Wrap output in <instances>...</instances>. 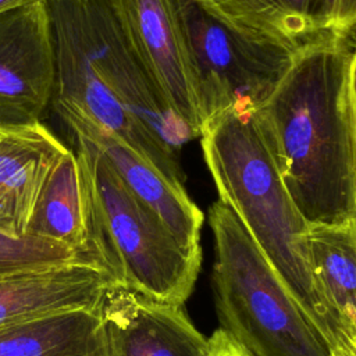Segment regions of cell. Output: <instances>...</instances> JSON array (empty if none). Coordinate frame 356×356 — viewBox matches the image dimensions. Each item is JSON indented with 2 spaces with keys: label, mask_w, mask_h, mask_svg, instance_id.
<instances>
[{
  "label": "cell",
  "mask_w": 356,
  "mask_h": 356,
  "mask_svg": "<svg viewBox=\"0 0 356 356\" xmlns=\"http://www.w3.org/2000/svg\"><path fill=\"white\" fill-rule=\"evenodd\" d=\"M56 58L51 106L111 132L177 188L193 139L134 50L111 0H44Z\"/></svg>",
  "instance_id": "1"
},
{
  "label": "cell",
  "mask_w": 356,
  "mask_h": 356,
  "mask_svg": "<svg viewBox=\"0 0 356 356\" xmlns=\"http://www.w3.org/2000/svg\"><path fill=\"white\" fill-rule=\"evenodd\" d=\"M352 44L321 32L295 49L254 120L282 182L309 225L356 220L343 86Z\"/></svg>",
  "instance_id": "2"
},
{
  "label": "cell",
  "mask_w": 356,
  "mask_h": 356,
  "mask_svg": "<svg viewBox=\"0 0 356 356\" xmlns=\"http://www.w3.org/2000/svg\"><path fill=\"white\" fill-rule=\"evenodd\" d=\"M200 138L218 199L238 216L282 282L337 348L338 334L306 256L309 224L282 182L254 113L225 111L204 124Z\"/></svg>",
  "instance_id": "3"
},
{
  "label": "cell",
  "mask_w": 356,
  "mask_h": 356,
  "mask_svg": "<svg viewBox=\"0 0 356 356\" xmlns=\"http://www.w3.org/2000/svg\"><path fill=\"white\" fill-rule=\"evenodd\" d=\"M220 328L248 356H335L324 331L291 293L238 216L209 209Z\"/></svg>",
  "instance_id": "4"
},
{
  "label": "cell",
  "mask_w": 356,
  "mask_h": 356,
  "mask_svg": "<svg viewBox=\"0 0 356 356\" xmlns=\"http://www.w3.org/2000/svg\"><path fill=\"white\" fill-rule=\"evenodd\" d=\"M90 252L113 284L150 299L184 306L202 254L185 250L160 218L117 177L97 147L76 138Z\"/></svg>",
  "instance_id": "5"
},
{
  "label": "cell",
  "mask_w": 356,
  "mask_h": 356,
  "mask_svg": "<svg viewBox=\"0 0 356 356\" xmlns=\"http://www.w3.org/2000/svg\"><path fill=\"white\" fill-rule=\"evenodd\" d=\"M172 3L196 81L203 127L225 111L254 113L289 67L295 50L238 32L197 0Z\"/></svg>",
  "instance_id": "6"
},
{
  "label": "cell",
  "mask_w": 356,
  "mask_h": 356,
  "mask_svg": "<svg viewBox=\"0 0 356 356\" xmlns=\"http://www.w3.org/2000/svg\"><path fill=\"white\" fill-rule=\"evenodd\" d=\"M56 58L46 3L0 13V127L40 122L51 104Z\"/></svg>",
  "instance_id": "7"
},
{
  "label": "cell",
  "mask_w": 356,
  "mask_h": 356,
  "mask_svg": "<svg viewBox=\"0 0 356 356\" xmlns=\"http://www.w3.org/2000/svg\"><path fill=\"white\" fill-rule=\"evenodd\" d=\"M117 17L163 97L200 136L203 115L182 28L172 0H111Z\"/></svg>",
  "instance_id": "8"
},
{
  "label": "cell",
  "mask_w": 356,
  "mask_h": 356,
  "mask_svg": "<svg viewBox=\"0 0 356 356\" xmlns=\"http://www.w3.org/2000/svg\"><path fill=\"white\" fill-rule=\"evenodd\" d=\"M100 314L110 356H209L204 338L182 306L111 284Z\"/></svg>",
  "instance_id": "9"
},
{
  "label": "cell",
  "mask_w": 356,
  "mask_h": 356,
  "mask_svg": "<svg viewBox=\"0 0 356 356\" xmlns=\"http://www.w3.org/2000/svg\"><path fill=\"white\" fill-rule=\"evenodd\" d=\"M54 110L74 136L83 138L97 147L122 184L160 218L185 250L202 254L200 229L204 214L188 196L186 189L172 185L107 129L74 110L65 107H54Z\"/></svg>",
  "instance_id": "10"
},
{
  "label": "cell",
  "mask_w": 356,
  "mask_h": 356,
  "mask_svg": "<svg viewBox=\"0 0 356 356\" xmlns=\"http://www.w3.org/2000/svg\"><path fill=\"white\" fill-rule=\"evenodd\" d=\"M111 284L106 270L88 263L0 277V328L72 310H100Z\"/></svg>",
  "instance_id": "11"
},
{
  "label": "cell",
  "mask_w": 356,
  "mask_h": 356,
  "mask_svg": "<svg viewBox=\"0 0 356 356\" xmlns=\"http://www.w3.org/2000/svg\"><path fill=\"white\" fill-rule=\"evenodd\" d=\"M67 149L42 122L0 127V232L26 235L39 191Z\"/></svg>",
  "instance_id": "12"
},
{
  "label": "cell",
  "mask_w": 356,
  "mask_h": 356,
  "mask_svg": "<svg viewBox=\"0 0 356 356\" xmlns=\"http://www.w3.org/2000/svg\"><path fill=\"white\" fill-rule=\"evenodd\" d=\"M305 246L316 289L338 334L337 348L356 349V220L309 225Z\"/></svg>",
  "instance_id": "13"
},
{
  "label": "cell",
  "mask_w": 356,
  "mask_h": 356,
  "mask_svg": "<svg viewBox=\"0 0 356 356\" xmlns=\"http://www.w3.org/2000/svg\"><path fill=\"white\" fill-rule=\"evenodd\" d=\"M26 235L67 245L95 259L88 235L83 177L72 149H67L47 174L35 200Z\"/></svg>",
  "instance_id": "14"
},
{
  "label": "cell",
  "mask_w": 356,
  "mask_h": 356,
  "mask_svg": "<svg viewBox=\"0 0 356 356\" xmlns=\"http://www.w3.org/2000/svg\"><path fill=\"white\" fill-rule=\"evenodd\" d=\"M211 15L260 42L289 49L323 31V0H197Z\"/></svg>",
  "instance_id": "15"
},
{
  "label": "cell",
  "mask_w": 356,
  "mask_h": 356,
  "mask_svg": "<svg viewBox=\"0 0 356 356\" xmlns=\"http://www.w3.org/2000/svg\"><path fill=\"white\" fill-rule=\"evenodd\" d=\"M0 356H110L100 310H72L1 327Z\"/></svg>",
  "instance_id": "16"
},
{
  "label": "cell",
  "mask_w": 356,
  "mask_h": 356,
  "mask_svg": "<svg viewBox=\"0 0 356 356\" xmlns=\"http://www.w3.org/2000/svg\"><path fill=\"white\" fill-rule=\"evenodd\" d=\"M72 263L99 266L92 256L67 245L29 235L11 236L0 232V277Z\"/></svg>",
  "instance_id": "17"
},
{
  "label": "cell",
  "mask_w": 356,
  "mask_h": 356,
  "mask_svg": "<svg viewBox=\"0 0 356 356\" xmlns=\"http://www.w3.org/2000/svg\"><path fill=\"white\" fill-rule=\"evenodd\" d=\"M352 47L343 86V114L348 132L352 188L356 203V44H352Z\"/></svg>",
  "instance_id": "18"
},
{
  "label": "cell",
  "mask_w": 356,
  "mask_h": 356,
  "mask_svg": "<svg viewBox=\"0 0 356 356\" xmlns=\"http://www.w3.org/2000/svg\"><path fill=\"white\" fill-rule=\"evenodd\" d=\"M356 24V0H323V31L343 35Z\"/></svg>",
  "instance_id": "19"
},
{
  "label": "cell",
  "mask_w": 356,
  "mask_h": 356,
  "mask_svg": "<svg viewBox=\"0 0 356 356\" xmlns=\"http://www.w3.org/2000/svg\"><path fill=\"white\" fill-rule=\"evenodd\" d=\"M209 356H248L221 328L209 338Z\"/></svg>",
  "instance_id": "20"
},
{
  "label": "cell",
  "mask_w": 356,
  "mask_h": 356,
  "mask_svg": "<svg viewBox=\"0 0 356 356\" xmlns=\"http://www.w3.org/2000/svg\"><path fill=\"white\" fill-rule=\"evenodd\" d=\"M42 1H44V0H0V13L15 8V7L42 3Z\"/></svg>",
  "instance_id": "21"
},
{
  "label": "cell",
  "mask_w": 356,
  "mask_h": 356,
  "mask_svg": "<svg viewBox=\"0 0 356 356\" xmlns=\"http://www.w3.org/2000/svg\"><path fill=\"white\" fill-rule=\"evenodd\" d=\"M335 356H356V350L350 346L348 348H337L335 349Z\"/></svg>",
  "instance_id": "22"
},
{
  "label": "cell",
  "mask_w": 356,
  "mask_h": 356,
  "mask_svg": "<svg viewBox=\"0 0 356 356\" xmlns=\"http://www.w3.org/2000/svg\"><path fill=\"white\" fill-rule=\"evenodd\" d=\"M343 36L348 38V40L352 43V44H356V24L353 26H350L345 33Z\"/></svg>",
  "instance_id": "23"
},
{
  "label": "cell",
  "mask_w": 356,
  "mask_h": 356,
  "mask_svg": "<svg viewBox=\"0 0 356 356\" xmlns=\"http://www.w3.org/2000/svg\"><path fill=\"white\" fill-rule=\"evenodd\" d=\"M355 350H356V349H355Z\"/></svg>",
  "instance_id": "24"
}]
</instances>
